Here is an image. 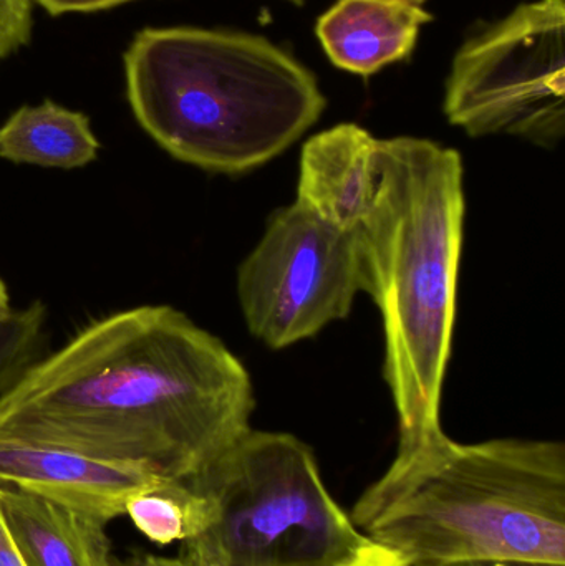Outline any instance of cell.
I'll return each instance as SVG.
<instances>
[{"label":"cell","mask_w":565,"mask_h":566,"mask_svg":"<svg viewBox=\"0 0 565 566\" xmlns=\"http://www.w3.org/2000/svg\"><path fill=\"white\" fill-rule=\"evenodd\" d=\"M251 376L168 305L113 313L0 395V439L65 449L195 485L251 431Z\"/></svg>","instance_id":"obj_1"},{"label":"cell","mask_w":565,"mask_h":566,"mask_svg":"<svg viewBox=\"0 0 565 566\" xmlns=\"http://www.w3.org/2000/svg\"><path fill=\"white\" fill-rule=\"evenodd\" d=\"M377 189L357 228L364 292L385 326L400 448L440 434L463 249V163L430 139H378Z\"/></svg>","instance_id":"obj_2"},{"label":"cell","mask_w":565,"mask_h":566,"mask_svg":"<svg viewBox=\"0 0 565 566\" xmlns=\"http://www.w3.org/2000/svg\"><path fill=\"white\" fill-rule=\"evenodd\" d=\"M350 518L368 541L410 566L565 565L564 444H460L440 432L398 449Z\"/></svg>","instance_id":"obj_3"},{"label":"cell","mask_w":565,"mask_h":566,"mask_svg":"<svg viewBox=\"0 0 565 566\" xmlns=\"http://www.w3.org/2000/svg\"><path fill=\"white\" fill-rule=\"evenodd\" d=\"M123 62L136 122L169 156L205 171L241 175L265 165L325 108L315 76L251 33L149 27Z\"/></svg>","instance_id":"obj_4"},{"label":"cell","mask_w":565,"mask_h":566,"mask_svg":"<svg viewBox=\"0 0 565 566\" xmlns=\"http://www.w3.org/2000/svg\"><path fill=\"white\" fill-rule=\"evenodd\" d=\"M215 522L181 542L186 566H352L372 547L332 497L307 444L249 431L195 485Z\"/></svg>","instance_id":"obj_5"},{"label":"cell","mask_w":565,"mask_h":566,"mask_svg":"<svg viewBox=\"0 0 565 566\" xmlns=\"http://www.w3.org/2000/svg\"><path fill=\"white\" fill-rule=\"evenodd\" d=\"M444 115L473 138L508 135L556 148L565 133L564 0L521 3L464 42Z\"/></svg>","instance_id":"obj_6"},{"label":"cell","mask_w":565,"mask_h":566,"mask_svg":"<svg viewBox=\"0 0 565 566\" xmlns=\"http://www.w3.org/2000/svg\"><path fill=\"white\" fill-rule=\"evenodd\" d=\"M360 290L357 229L337 228L299 201L272 216L238 272L245 325L272 349L344 319Z\"/></svg>","instance_id":"obj_7"},{"label":"cell","mask_w":565,"mask_h":566,"mask_svg":"<svg viewBox=\"0 0 565 566\" xmlns=\"http://www.w3.org/2000/svg\"><path fill=\"white\" fill-rule=\"evenodd\" d=\"M163 479L65 449L0 439V484L65 505L102 524L125 517L135 495Z\"/></svg>","instance_id":"obj_8"},{"label":"cell","mask_w":565,"mask_h":566,"mask_svg":"<svg viewBox=\"0 0 565 566\" xmlns=\"http://www.w3.org/2000/svg\"><path fill=\"white\" fill-rule=\"evenodd\" d=\"M377 145L354 123L312 136L302 148L297 201L337 228L357 229L377 189Z\"/></svg>","instance_id":"obj_9"},{"label":"cell","mask_w":565,"mask_h":566,"mask_svg":"<svg viewBox=\"0 0 565 566\" xmlns=\"http://www.w3.org/2000/svg\"><path fill=\"white\" fill-rule=\"evenodd\" d=\"M425 6L427 0H337L315 32L335 66L374 75L414 52L421 27L433 22Z\"/></svg>","instance_id":"obj_10"},{"label":"cell","mask_w":565,"mask_h":566,"mask_svg":"<svg viewBox=\"0 0 565 566\" xmlns=\"http://www.w3.org/2000/svg\"><path fill=\"white\" fill-rule=\"evenodd\" d=\"M0 517L27 566H116L106 525L40 495L0 484Z\"/></svg>","instance_id":"obj_11"},{"label":"cell","mask_w":565,"mask_h":566,"mask_svg":"<svg viewBox=\"0 0 565 566\" xmlns=\"http://www.w3.org/2000/svg\"><path fill=\"white\" fill-rule=\"evenodd\" d=\"M90 118L59 103L20 106L0 126V158L40 168H85L98 158Z\"/></svg>","instance_id":"obj_12"},{"label":"cell","mask_w":565,"mask_h":566,"mask_svg":"<svg viewBox=\"0 0 565 566\" xmlns=\"http://www.w3.org/2000/svg\"><path fill=\"white\" fill-rule=\"evenodd\" d=\"M126 517L159 547L185 542L215 522V502L178 482L161 481L135 495L126 505Z\"/></svg>","instance_id":"obj_13"},{"label":"cell","mask_w":565,"mask_h":566,"mask_svg":"<svg viewBox=\"0 0 565 566\" xmlns=\"http://www.w3.org/2000/svg\"><path fill=\"white\" fill-rule=\"evenodd\" d=\"M33 0H0V62L32 39Z\"/></svg>","instance_id":"obj_14"},{"label":"cell","mask_w":565,"mask_h":566,"mask_svg":"<svg viewBox=\"0 0 565 566\" xmlns=\"http://www.w3.org/2000/svg\"><path fill=\"white\" fill-rule=\"evenodd\" d=\"M46 10L50 15H63V13H90L98 10L112 9L122 6L129 0H33ZM295 6H302L305 0H289Z\"/></svg>","instance_id":"obj_15"},{"label":"cell","mask_w":565,"mask_h":566,"mask_svg":"<svg viewBox=\"0 0 565 566\" xmlns=\"http://www.w3.org/2000/svg\"><path fill=\"white\" fill-rule=\"evenodd\" d=\"M352 566H410L400 555L394 554V552L387 551V548L380 547V545H374L357 564Z\"/></svg>","instance_id":"obj_16"},{"label":"cell","mask_w":565,"mask_h":566,"mask_svg":"<svg viewBox=\"0 0 565 566\" xmlns=\"http://www.w3.org/2000/svg\"><path fill=\"white\" fill-rule=\"evenodd\" d=\"M0 566H27L0 517Z\"/></svg>","instance_id":"obj_17"},{"label":"cell","mask_w":565,"mask_h":566,"mask_svg":"<svg viewBox=\"0 0 565 566\" xmlns=\"http://www.w3.org/2000/svg\"><path fill=\"white\" fill-rule=\"evenodd\" d=\"M116 566H186L179 558L159 557L153 554H133Z\"/></svg>","instance_id":"obj_18"},{"label":"cell","mask_w":565,"mask_h":566,"mask_svg":"<svg viewBox=\"0 0 565 566\" xmlns=\"http://www.w3.org/2000/svg\"><path fill=\"white\" fill-rule=\"evenodd\" d=\"M10 310H12V306H10L9 290H7L6 282L0 279V318L9 315Z\"/></svg>","instance_id":"obj_19"},{"label":"cell","mask_w":565,"mask_h":566,"mask_svg":"<svg viewBox=\"0 0 565 566\" xmlns=\"http://www.w3.org/2000/svg\"><path fill=\"white\" fill-rule=\"evenodd\" d=\"M481 566H565V565L544 564V562L508 560V562H491V564H483Z\"/></svg>","instance_id":"obj_20"},{"label":"cell","mask_w":565,"mask_h":566,"mask_svg":"<svg viewBox=\"0 0 565 566\" xmlns=\"http://www.w3.org/2000/svg\"><path fill=\"white\" fill-rule=\"evenodd\" d=\"M483 564H473V562H467V564H453V565H441V566H481Z\"/></svg>","instance_id":"obj_21"}]
</instances>
